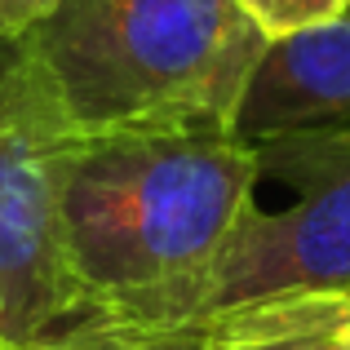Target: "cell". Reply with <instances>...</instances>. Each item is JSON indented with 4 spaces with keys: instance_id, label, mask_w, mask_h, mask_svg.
Listing matches in <instances>:
<instances>
[{
    "instance_id": "obj_9",
    "label": "cell",
    "mask_w": 350,
    "mask_h": 350,
    "mask_svg": "<svg viewBox=\"0 0 350 350\" xmlns=\"http://www.w3.org/2000/svg\"><path fill=\"white\" fill-rule=\"evenodd\" d=\"M262 306H280L288 315L315 319V324H333L350 333V293H324V297H293V301H262Z\"/></svg>"
},
{
    "instance_id": "obj_1",
    "label": "cell",
    "mask_w": 350,
    "mask_h": 350,
    "mask_svg": "<svg viewBox=\"0 0 350 350\" xmlns=\"http://www.w3.org/2000/svg\"><path fill=\"white\" fill-rule=\"evenodd\" d=\"M257 182V151L235 133L76 137L62 178L71 324H196Z\"/></svg>"
},
{
    "instance_id": "obj_10",
    "label": "cell",
    "mask_w": 350,
    "mask_h": 350,
    "mask_svg": "<svg viewBox=\"0 0 350 350\" xmlns=\"http://www.w3.org/2000/svg\"><path fill=\"white\" fill-rule=\"evenodd\" d=\"M58 5L62 0H0V44L23 40V36L31 31V27H40Z\"/></svg>"
},
{
    "instance_id": "obj_2",
    "label": "cell",
    "mask_w": 350,
    "mask_h": 350,
    "mask_svg": "<svg viewBox=\"0 0 350 350\" xmlns=\"http://www.w3.org/2000/svg\"><path fill=\"white\" fill-rule=\"evenodd\" d=\"M23 44L80 137L231 133L266 36L239 0H62Z\"/></svg>"
},
{
    "instance_id": "obj_6",
    "label": "cell",
    "mask_w": 350,
    "mask_h": 350,
    "mask_svg": "<svg viewBox=\"0 0 350 350\" xmlns=\"http://www.w3.org/2000/svg\"><path fill=\"white\" fill-rule=\"evenodd\" d=\"M196 328L208 337L213 350H350V333L288 315L280 306H239L200 319Z\"/></svg>"
},
{
    "instance_id": "obj_8",
    "label": "cell",
    "mask_w": 350,
    "mask_h": 350,
    "mask_svg": "<svg viewBox=\"0 0 350 350\" xmlns=\"http://www.w3.org/2000/svg\"><path fill=\"white\" fill-rule=\"evenodd\" d=\"M239 9L262 27L266 40H275V36H288V31H301V27L337 18L346 9V0H239Z\"/></svg>"
},
{
    "instance_id": "obj_3",
    "label": "cell",
    "mask_w": 350,
    "mask_h": 350,
    "mask_svg": "<svg viewBox=\"0 0 350 350\" xmlns=\"http://www.w3.org/2000/svg\"><path fill=\"white\" fill-rule=\"evenodd\" d=\"M76 129L23 40L0 44V350L71 324L62 178Z\"/></svg>"
},
{
    "instance_id": "obj_7",
    "label": "cell",
    "mask_w": 350,
    "mask_h": 350,
    "mask_svg": "<svg viewBox=\"0 0 350 350\" xmlns=\"http://www.w3.org/2000/svg\"><path fill=\"white\" fill-rule=\"evenodd\" d=\"M27 350H213L196 324L187 328H98L71 324L62 333H49Z\"/></svg>"
},
{
    "instance_id": "obj_4",
    "label": "cell",
    "mask_w": 350,
    "mask_h": 350,
    "mask_svg": "<svg viewBox=\"0 0 350 350\" xmlns=\"http://www.w3.org/2000/svg\"><path fill=\"white\" fill-rule=\"evenodd\" d=\"M257 169L297 191L288 208H248L217 262L200 319L239 306L350 293V129L257 142ZM196 319V324H200Z\"/></svg>"
},
{
    "instance_id": "obj_5",
    "label": "cell",
    "mask_w": 350,
    "mask_h": 350,
    "mask_svg": "<svg viewBox=\"0 0 350 350\" xmlns=\"http://www.w3.org/2000/svg\"><path fill=\"white\" fill-rule=\"evenodd\" d=\"M337 129H350V0L328 23L266 40L231 120V133L253 146Z\"/></svg>"
}]
</instances>
